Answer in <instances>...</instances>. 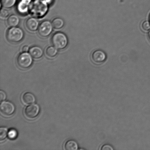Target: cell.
I'll return each mask as SVG.
<instances>
[{
	"label": "cell",
	"instance_id": "obj_16",
	"mask_svg": "<svg viewBox=\"0 0 150 150\" xmlns=\"http://www.w3.org/2000/svg\"><path fill=\"white\" fill-rule=\"evenodd\" d=\"M16 0H1V4L6 8H10L16 4Z\"/></svg>",
	"mask_w": 150,
	"mask_h": 150
},
{
	"label": "cell",
	"instance_id": "obj_11",
	"mask_svg": "<svg viewBox=\"0 0 150 150\" xmlns=\"http://www.w3.org/2000/svg\"><path fill=\"white\" fill-rule=\"evenodd\" d=\"M29 53L33 58L39 59L41 58L43 54V50L40 47L33 46L29 49Z\"/></svg>",
	"mask_w": 150,
	"mask_h": 150
},
{
	"label": "cell",
	"instance_id": "obj_21",
	"mask_svg": "<svg viewBox=\"0 0 150 150\" xmlns=\"http://www.w3.org/2000/svg\"><path fill=\"white\" fill-rule=\"evenodd\" d=\"M142 29L144 31H148L150 30V23L148 21H145L142 24Z\"/></svg>",
	"mask_w": 150,
	"mask_h": 150
},
{
	"label": "cell",
	"instance_id": "obj_7",
	"mask_svg": "<svg viewBox=\"0 0 150 150\" xmlns=\"http://www.w3.org/2000/svg\"><path fill=\"white\" fill-rule=\"evenodd\" d=\"M93 62L95 64H100L105 61L106 59V55L103 51L101 50H97L93 53L92 56Z\"/></svg>",
	"mask_w": 150,
	"mask_h": 150
},
{
	"label": "cell",
	"instance_id": "obj_1",
	"mask_svg": "<svg viewBox=\"0 0 150 150\" xmlns=\"http://www.w3.org/2000/svg\"><path fill=\"white\" fill-rule=\"evenodd\" d=\"M48 4L44 0H34L30 3L29 11L33 17L40 18L47 14Z\"/></svg>",
	"mask_w": 150,
	"mask_h": 150
},
{
	"label": "cell",
	"instance_id": "obj_8",
	"mask_svg": "<svg viewBox=\"0 0 150 150\" xmlns=\"http://www.w3.org/2000/svg\"><path fill=\"white\" fill-rule=\"evenodd\" d=\"M39 110V106L36 104H32L26 107L25 110V114L28 118H34L38 116Z\"/></svg>",
	"mask_w": 150,
	"mask_h": 150
},
{
	"label": "cell",
	"instance_id": "obj_20",
	"mask_svg": "<svg viewBox=\"0 0 150 150\" xmlns=\"http://www.w3.org/2000/svg\"><path fill=\"white\" fill-rule=\"evenodd\" d=\"M9 15V11L8 10L2 9L1 10V12H0V17L1 18H6Z\"/></svg>",
	"mask_w": 150,
	"mask_h": 150
},
{
	"label": "cell",
	"instance_id": "obj_18",
	"mask_svg": "<svg viewBox=\"0 0 150 150\" xmlns=\"http://www.w3.org/2000/svg\"><path fill=\"white\" fill-rule=\"evenodd\" d=\"M8 130L5 127L0 128V141H2L5 139L8 135Z\"/></svg>",
	"mask_w": 150,
	"mask_h": 150
},
{
	"label": "cell",
	"instance_id": "obj_24",
	"mask_svg": "<svg viewBox=\"0 0 150 150\" xmlns=\"http://www.w3.org/2000/svg\"><path fill=\"white\" fill-rule=\"evenodd\" d=\"M29 50V47L27 45H25L22 48V51L23 52H27V51H28Z\"/></svg>",
	"mask_w": 150,
	"mask_h": 150
},
{
	"label": "cell",
	"instance_id": "obj_17",
	"mask_svg": "<svg viewBox=\"0 0 150 150\" xmlns=\"http://www.w3.org/2000/svg\"><path fill=\"white\" fill-rule=\"evenodd\" d=\"M57 52H58V50L55 47H48L46 50L47 55L50 57H55L57 55Z\"/></svg>",
	"mask_w": 150,
	"mask_h": 150
},
{
	"label": "cell",
	"instance_id": "obj_22",
	"mask_svg": "<svg viewBox=\"0 0 150 150\" xmlns=\"http://www.w3.org/2000/svg\"><path fill=\"white\" fill-rule=\"evenodd\" d=\"M6 95L4 91H0V101L1 102L5 100L6 98Z\"/></svg>",
	"mask_w": 150,
	"mask_h": 150
},
{
	"label": "cell",
	"instance_id": "obj_14",
	"mask_svg": "<svg viewBox=\"0 0 150 150\" xmlns=\"http://www.w3.org/2000/svg\"><path fill=\"white\" fill-rule=\"evenodd\" d=\"M64 21L60 18H57L54 19L52 22L53 26L56 29H60L64 26Z\"/></svg>",
	"mask_w": 150,
	"mask_h": 150
},
{
	"label": "cell",
	"instance_id": "obj_23",
	"mask_svg": "<svg viewBox=\"0 0 150 150\" xmlns=\"http://www.w3.org/2000/svg\"><path fill=\"white\" fill-rule=\"evenodd\" d=\"M101 149L102 150H112L113 149L110 145H105L102 146Z\"/></svg>",
	"mask_w": 150,
	"mask_h": 150
},
{
	"label": "cell",
	"instance_id": "obj_10",
	"mask_svg": "<svg viewBox=\"0 0 150 150\" xmlns=\"http://www.w3.org/2000/svg\"><path fill=\"white\" fill-rule=\"evenodd\" d=\"M26 26L27 28L31 31H35L39 27V23L35 18H30L26 20Z\"/></svg>",
	"mask_w": 150,
	"mask_h": 150
},
{
	"label": "cell",
	"instance_id": "obj_26",
	"mask_svg": "<svg viewBox=\"0 0 150 150\" xmlns=\"http://www.w3.org/2000/svg\"><path fill=\"white\" fill-rule=\"evenodd\" d=\"M148 38H149V39L150 41V30L149 32V33H148Z\"/></svg>",
	"mask_w": 150,
	"mask_h": 150
},
{
	"label": "cell",
	"instance_id": "obj_4",
	"mask_svg": "<svg viewBox=\"0 0 150 150\" xmlns=\"http://www.w3.org/2000/svg\"><path fill=\"white\" fill-rule=\"evenodd\" d=\"M30 53L23 52L18 57L17 63L21 68L27 69L30 67L33 63V58Z\"/></svg>",
	"mask_w": 150,
	"mask_h": 150
},
{
	"label": "cell",
	"instance_id": "obj_2",
	"mask_svg": "<svg viewBox=\"0 0 150 150\" xmlns=\"http://www.w3.org/2000/svg\"><path fill=\"white\" fill-rule=\"evenodd\" d=\"M24 37V32L21 29L18 27H12L7 31V39L8 41L13 43L20 42Z\"/></svg>",
	"mask_w": 150,
	"mask_h": 150
},
{
	"label": "cell",
	"instance_id": "obj_15",
	"mask_svg": "<svg viewBox=\"0 0 150 150\" xmlns=\"http://www.w3.org/2000/svg\"><path fill=\"white\" fill-rule=\"evenodd\" d=\"M64 147L67 150H76L78 149V146L77 144L74 141L70 140L66 142Z\"/></svg>",
	"mask_w": 150,
	"mask_h": 150
},
{
	"label": "cell",
	"instance_id": "obj_12",
	"mask_svg": "<svg viewBox=\"0 0 150 150\" xmlns=\"http://www.w3.org/2000/svg\"><path fill=\"white\" fill-rule=\"evenodd\" d=\"M22 100L25 104H30L35 102V98L33 94L30 93H26L23 94L22 97Z\"/></svg>",
	"mask_w": 150,
	"mask_h": 150
},
{
	"label": "cell",
	"instance_id": "obj_3",
	"mask_svg": "<svg viewBox=\"0 0 150 150\" xmlns=\"http://www.w3.org/2000/svg\"><path fill=\"white\" fill-rule=\"evenodd\" d=\"M52 42L54 47L57 49H64L68 44V39L64 33L57 32L52 37Z\"/></svg>",
	"mask_w": 150,
	"mask_h": 150
},
{
	"label": "cell",
	"instance_id": "obj_5",
	"mask_svg": "<svg viewBox=\"0 0 150 150\" xmlns=\"http://www.w3.org/2000/svg\"><path fill=\"white\" fill-rule=\"evenodd\" d=\"M53 27L52 23L48 21L42 22L38 28L39 34L43 37H46L51 34Z\"/></svg>",
	"mask_w": 150,
	"mask_h": 150
},
{
	"label": "cell",
	"instance_id": "obj_6",
	"mask_svg": "<svg viewBox=\"0 0 150 150\" xmlns=\"http://www.w3.org/2000/svg\"><path fill=\"white\" fill-rule=\"evenodd\" d=\"M0 110L4 115L10 116L14 112L15 107L12 103L9 101H3L0 105Z\"/></svg>",
	"mask_w": 150,
	"mask_h": 150
},
{
	"label": "cell",
	"instance_id": "obj_19",
	"mask_svg": "<svg viewBox=\"0 0 150 150\" xmlns=\"http://www.w3.org/2000/svg\"><path fill=\"white\" fill-rule=\"evenodd\" d=\"M9 139H15L17 136V133L16 130L14 129H11L8 133Z\"/></svg>",
	"mask_w": 150,
	"mask_h": 150
},
{
	"label": "cell",
	"instance_id": "obj_27",
	"mask_svg": "<svg viewBox=\"0 0 150 150\" xmlns=\"http://www.w3.org/2000/svg\"><path fill=\"white\" fill-rule=\"evenodd\" d=\"M149 22L150 23V14L149 15Z\"/></svg>",
	"mask_w": 150,
	"mask_h": 150
},
{
	"label": "cell",
	"instance_id": "obj_9",
	"mask_svg": "<svg viewBox=\"0 0 150 150\" xmlns=\"http://www.w3.org/2000/svg\"><path fill=\"white\" fill-rule=\"evenodd\" d=\"M32 0H20L17 4V11L21 14H26L29 11V6Z\"/></svg>",
	"mask_w": 150,
	"mask_h": 150
},
{
	"label": "cell",
	"instance_id": "obj_13",
	"mask_svg": "<svg viewBox=\"0 0 150 150\" xmlns=\"http://www.w3.org/2000/svg\"><path fill=\"white\" fill-rule=\"evenodd\" d=\"M7 24L11 27H16L20 23V19L17 16L12 15L8 18L7 20Z\"/></svg>",
	"mask_w": 150,
	"mask_h": 150
},
{
	"label": "cell",
	"instance_id": "obj_25",
	"mask_svg": "<svg viewBox=\"0 0 150 150\" xmlns=\"http://www.w3.org/2000/svg\"><path fill=\"white\" fill-rule=\"evenodd\" d=\"M44 1H46L48 4H50L52 2V0H44Z\"/></svg>",
	"mask_w": 150,
	"mask_h": 150
}]
</instances>
